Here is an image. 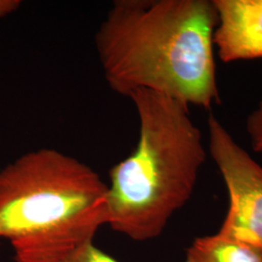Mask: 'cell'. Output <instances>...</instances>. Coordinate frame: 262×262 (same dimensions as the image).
I'll list each match as a JSON object with an SVG mask.
<instances>
[{
  "instance_id": "obj_1",
  "label": "cell",
  "mask_w": 262,
  "mask_h": 262,
  "mask_svg": "<svg viewBox=\"0 0 262 262\" xmlns=\"http://www.w3.org/2000/svg\"><path fill=\"white\" fill-rule=\"evenodd\" d=\"M213 0H118L95 34L104 77L113 92L164 94L210 109L220 103Z\"/></svg>"
},
{
  "instance_id": "obj_2",
  "label": "cell",
  "mask_w": 262,
  "mask_h": 262,
  "mask_svg": "<svg viewBox=\"0 0 262 262\" xmlns=\"http://www.w3.org/2000/svg\"><path fill=\"white\" fill-rule=\"evenodd\" d=\"M108 185L60 150H31L0 170V239L16 262H61L107 225Z\"/></svg>"
},
{
  "instance_id": "obj_3",
  "label": "cell",
  "mask_w": 262,
  "mask_h": 262,
  "mask_svg": "<svg viewBox=\"0 0 262 262\" xmlns=\"http://www.w3.org/2000/svg\"><path fill=\"white\" fill-rule=\"evenodd\" d=\"M128 98L138 115L139 138L110 170L107 225L144 242L159 237L191 198L207 154L187 105L148 90Z\"/></svg>"
},
{
  "instance_id": "obj_4",
  "label": "cell",
  "mask_w": 262,
  "mask_h": 262,
  "mask_svg": "<svg viewBox=\"0 0 262 262\" xmlns=\"http://www.w3.org/2000/svg\"><path fill=\"white\" fill-rule=\"evenodd\" d=\"M209 152L228 193L220 234L262 250V166L235 141L214 115L207 121Z\"/></svg>"
},
{
  "instance_id": "obj_5",
  "label": "cell",
  "mask_w": 262,
  "mask_h": 262,
  "mask_svg": "<svg viewBox=\"0 0 262 262\" xmlns=\"http://www.w3.org/2000/svg\"><path fill=\"white\" fill-rule=\"evenodd\" d=\"M214 48L222 61L262 58V0H213Z\"/></svg>"
},
{
  "instance_id": "obj_6",
  "label": "cell",
  "mask_w": 262,
  "mask_h": 262,
  "mask_svg": "<svg viewBox=\"0 0 262 262\" xmlns=\"http://www.w3.org/2000/svg\"><path fill=\"white\" fill-rule=\"evenodd\" d=\"M185 262H262V250L217 232L194 239Z\"/></svg>"
},
{
  "instance_id": "obj_7",
  "label": "cell",
  "mask_w": 262,
  "mask_h": 262,
  "mask_svg": "<svg viewBox=\"0 0 262 262\" xmlns=\"http://www.w3.org/2000/svg\"><path fill=\"white\" fill-rule=\"evenodd\" d=\"M61 262H118L111 255L89 242L77 248Z\"/></svg>"
},
{
  "instance_id": "obj_8",
  "label": "cell",
  "mask_w": 262,
  "mask_h": 262,
  "mask_svg": "<svg viewBox=\"0 0 262 262\" xmlns=\"http://www.w3.org/2000/svg\"><path fill=\"white\" fill-rule=\"evenodd\" d=\"M246 131L255 152L262 155V96L246 120Z\"/></svg>"
},
{
  "instance_id": "obj_9",
  "label": "cell",
  "mask_w": 262,
  "mask_h": 262,
  "mask_svg": "<svg viewBox=\"0 0 262 262\" xmlns=\"http://www.w3.org/2000/svg\"><path fill=\"white\" fill-rule=\"evenodd\" d=\"M21 5L19 0H0V19L15 13Z\"/></svg>"
}]
</instances>
